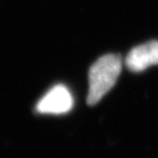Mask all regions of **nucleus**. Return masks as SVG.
<instances>
[{
	"mask_svg": "<svg viewBox=\"0 0 158 158\" xmlns=\"http://www.w3.org/2000/svg\"><path fill=\"white\" fill-rule=\"evenodd\" d=\"M122 69V60L118 55L109 53L98 59L88 72L87 104L94 106L114 86Z\"/></svg>",
	"mask_w": 158,
	"mask_h": 158,
	"instance_id": "obj_1",
	"label": "nucleus"
},
{
	"mask_svg": "<svg viewBox=\"0 0 158 158\" xmlns=\"http://www.w3.org/2000/svg\"><path fill=\"white\" fill-rule=\"evenodd\" d=\"M158 65V41L153 40L134 47L125 58V66L132 72H142Z\"/></svg>",
	"mask_w": 158,
	"mask_h": 158,
	"instance_id": "obj_3",
	"label": "nucleus"
},
{
	"mask_svg": "<svg viewBox=\"0 0 158 158\" xmlns=\"http://www.w3.org/2000/svg\"><path fill=\"white\" fill-rule=\"evenodd\" d=\"M74 101L65 85L53 86L36 105V111L41 114H65L73 108Z\"/></svg>",
	"mask_w": 158,
	"mask_h": 158,
	"instance_id": "obj_2",
	"label": "nucleus"
}]
</instances>
